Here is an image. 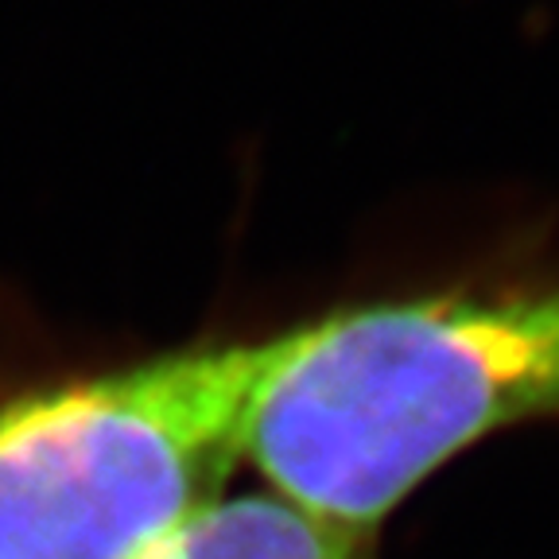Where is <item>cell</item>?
I'll return each mask as SVG.
<instances>
[{
	"instance_id": "obj_1",
	"label": "cell",
	"mask_w": 559,
	"mask_h": 559,
	"mask_svg": "<svg viewBox=\"0 0 559 559\" xmlns=\"http://www.w3.org/2000/svg\"><path fill=\"white\" fill-rule=\"evenodd\" d=\"M559 416V284L346 307L288 331L249 428L280 498L377 536L454 454Z\"/></svg>"
},
{
	"instance_id": "obj_2",
	"label": "cell",
	"mask_w": 559,
	"mask_h": 559,
	"mask_svg": "<svg viewBox=\"0 0 559 559\" xmlns=\"http://www.w3.org/2000/svg\"><path fill=\"white\" fill-rule=\"evenodd\" d=\"M288 331L0 404V559H140L222 498Z\"/></svg>"
},
{
	"instance_id": "obj_3",
	"label": "cell",
	"mask_w": 559,
	"mask_h": 559,
	"mask_svg": "<svg viewBox=\"0 0 559 559\" xmlns=\"http://www.w3.org/2000/svg\"><path fill=\"white\" fill-rule=\"evenodd\" d=\"M140 559H373V536L269 493L218 498Z\"/></svg>"
}]
</instances>
